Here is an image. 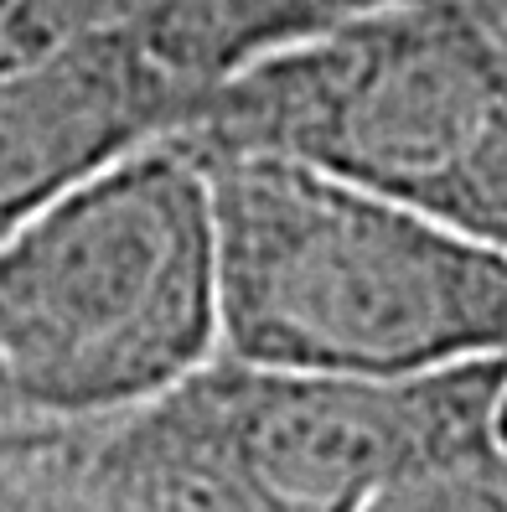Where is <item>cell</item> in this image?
Listing matches in <instances>:
<instances>
[{"instance_id": "5bb4252c", "label": "cell", "mask_w": 507, "mask_h": 512, "mask_svg": "<svg viewBox=\"0 0 507 512\" xmlns=\"http://www.w3.org/2000/svg\"><path fill=\"white\" fill-rule=\"evenodd\" d=\"M11 52H16V47L6 42V32H0V63H6V57H11Z\"/></svg>"}, {"instance_id": "ba28073f", "label": "cell", "mask_w": 507, "mask_h": 512, "mask_svg": "<svg viewBox=\"0 0 507 512\" xmlns=\"http://www.w3.org/2000/svg\"><path fill=\"white\" fill-rule=\"evenodd\" d=\"M63 430L68 425H42V419H26V414L0 404V487L16 476H32Z\"/></svg>"}, {"instance_id": "5b68a950", "label": "cell", "mask_w": 507, "mask_h": 512, "mask_svg": "<svg viewBox=\"0 0 507 512\" xmlns=\"http://www.w3.org/2000/svg\"><path fill=\"white\" fill-rule=\"evenodd\" d=\"M207 88L109 37L0 63V233L130 150L182 135Z\"/></svg>"}, {"instance_id": "8992f818", "label": "cell", "mask_w": 507, "mask_h": 512, "mask_svg": "<svg viewBox=\"0 0 507 512\" xmlns=\"http://www.w3.org/2000/svg\"><path fill=\"white\" fill-rule=\"evenodd\" d=\"M0 32L16 52L83 37L130 42L197 88H213L249 57L295 42L280 0H11Z\"/></svg>"}, {"instance_id": "9c48e42d", "label": "cell", "mask_w": 507, "mask_h": 512, "mask_svg": "<svg viewBox=\"0 0 507 512\" xmlns=\"http://www.w3.org/2000/svg\"><path fill=\"white\" fill-rule=\"evenodd\" d=\"M280 6H285V16L295 26V37H311V32H321V26H332V21H347L357 11H378V6H399V0H280Z\"/></svg>"}, {"instance_id": "52a82bcc", "label": "cell", "mask_w": 507, "mask_h": 512, "mask_svg": "<svg viewBox=\"0 0 507 512\" xmlns=\"http://www.w3.org/2000/svg\"><path fill=\"white\" fill-rule=\"evenodd\" d=\"M363 512H507V466L497 445L383 487Z\"/></svg>"}, {"instance_id": "2e32d148", "label": "cell", "mask_w": 507, "mask_h": 512, "mask_svg": "<svg viewBox=\"0 0 507 512\" xmlns=\"http://www.w3.org/2000/svg\"><path fill=\"white\" fill-rule=\"evenodd\" d=\"M502 42H507V32H502Z\"/></svg>"}, {"instance_id": "9a60e30c", "label": "cell", "mask_w": 507, "mask_h": 512, "mask_svg": "<svg viewBox=\"0 0 507 512\" xmlns=\"http://www.w3.org/2000/svg\"><path fill=\"white\" fill-rule=\"evenodd\" d=\"M6 11H11V0H0V16H6Z\"/></svg>"}, {"instance_id": "6da1fadb", "label": "cell", "mask_w": 507, "mask_h": 512, "mask_svg": "<svg viewBox=\"0 0 507 512\" xmlns=\"http://www.w3.org/2000/svg\"><path fill=\"white\" fill-rule=\"evenodd\" d=\"M197 161L213 187L228 357L342 378L507 357V249L285 156Z\"/></svg>"}, {"instance_id": "30bf717a", "label": "cell", "mask_w": 507, "mask_h": 512, "mask_svg": "<svg viewBox=\"0 0 507 512\" xmlns=\"http://www.w3.org/2000/svg\"><path fill=\"white\" fill-rule=\"evenodd\" d=\"M0 512H47L42 507V492H37V471L32 476H16L0 487Z\"/></svg>"}, {"instance_id": "277c9868", "label": "cell", "mask_w": 507, "mask_h": 512, "mask_svg": "<svg viewBox=\"0 0 507 512\" xmlns=\"http://www.w3.org/2000/svg\"><path fill=\"white\" fill-rule=\"evenodd\" d=\"M182 140L316 166L507 249V42L461 0L357 11L249 57Z\"/></svg>"}, {"instance_id": "7c38bea8", "label": "cell", "mask_w": 507, "mask_h": 512, "mask_svg": "<svg viewBox=\"0 0 507 512\" xmlns=\"http://www.w3.org/2000/svg\"><path fill=\"white\" fill-rule=\"evenodd\" d=\"M492 440H497V456L507 466V368H502V383H497V409H492Z\"/></svg>"}, {"instance_id": "4fadbf2b", "label": "cell", "mask_w": 507, "mask_h": 512, "mask_svg": "<svg viewBox=\"0 0 507 512\" xmlns=\"http://www.w3.org/2000/svg\"><path fill=\"white\" fill-rule=\"evenodd\" d=\"M466 6L482 16V21H492L497 32H507V0H466Z\"/></svg>"}, {"instance_id": "3957f363", "label": "cell", "mask_w": 507, "mask_h": 512, "mask_svg": "<svg viewBox=\"0 0 507 512\" xmlns=\"http://www.w3.org/2000/svg\"><path fill=\"white\" fill-rule=\"evenodd\" d=\"M223 352L207 166L166 135L0 233V404L94 425Z\"/></svg>"}, {"instance_id": "7a4b0ae2", "label": "cell", "mask_w": 507, "mask_h": 512, "mask_svg": "<svg viewBox=\"0 0 507 512\" xmlns=\"http://www.w3.org/2000/svg\"><path fill=\"white\" fill-rule=\"evenodd\" d=\"M502 368L342 378L218 352L151 404L68 425L42 471L104 512H363L394 481L497 445Z\"/></svg>"}, {"instance_id": "8fae6325", "label": "cell", "mask_w": 507, "mask_h": 512, "mask_svg": "<svg viewBox=\"0 0 507 512\" xmlns=\"http://www.w3.org/2000/svg\"><path fill=\"white\" fill-rule=\"evenodd\" d=\"M37 492H42V507L47 512H104V507H94V502H83L78 492H68V487H57V481L37 466Z\"/></svg>"}]
</instances>
